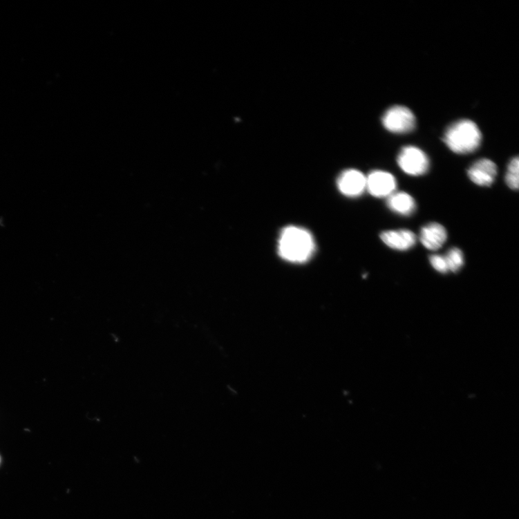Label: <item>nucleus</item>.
I'll list each match as a JSON object with an SVG mask.
<instances>
[{
    "label": "nucleus",
    "instance_id": "obj_1",
    "mask_svg": "<svg viewBox=\"0 0 519 519\" xmlns=\"http://www.w3.org/2000/svg\"><path fill=\"white\" fill-rule=\"evenodd\" d=\"M314 243L307 230L288 227L281 232L279 240V254L284 260L292 263H304L313 254Z\"/></svg>",
    "mask_w": 519,
    "mask_h": 519
},
{
    "label": "nucleus",
    "instance_id": "obj_2",
    "mask_svg": "<svg viewBox=\"0 0 519 519\" xmlns=\"http://www.w3.org/2000/svg\"><path fill=\"white\" fill-rule=\"evenodd\" d=\"M444 141L452 152L456 154L473 153L481 144V131L473 121L460 120L447 128Z\"/></svg>",
    "mask_w": 519,
    "mask_h": 519
},
{
    "label": "nucleus",
    "instance_id": "obj_3",
    "mask_svg": "<svg viewBox=\"0 0 519 519\" xmlns=\"http://www.w3.org/2000/svg\"><path fill=\"white\" fill-rule=\"evenodd\" d=\"M397 164L402 171L411 176L426 174L430 167L427 155L423 150L414 146H407L401 149Z\"/></svg>",
    "mask_w": 519,
    "mask_h": 519
},
{
    "label": "nucleus",
    "instance_id": "obj_4",
    "mask_svg": "<svg viewBox=\"0 0 519 519\" xmlns=\"http://www.w3.org/2000/svg\"><path fill=\"white\" fill-rule=\"evenodd\" d=\"M382 124L385 129L395 133H406L412 131L415 126V118L408 108L395 106L384 113Z\"/></svg>",
    "mask_w": 519,
    "mask_h": 519
},
{
    "label": "nucleus",
    "instance_id": "obj_5",
    "mask_svg": "<svg viewBox=\"0 0 519 519\" xmlns=\"http://www.w3.org/2000/svg\"><path fill=\"white\" fill-rule=\"evenodd\" d=\"M396 188V179L388 172L375 171L366 177V189L375 197L388 198Z\"/></svg>",
    "mask_w": 519,
    "mask_h": 519
},
{
    "label": "nucleus",
    "instance_id": "obj_6",
    "mask_svg": "<svg viewBox=\"0 0 519 519\" xmlns=\"http://www.w3.org/2000/svg\"><path fill=\"white\" fill-rule=\"evenodd\" d=\"M498 174L496 164L489 159H480L469 169L468 177L476 185L483 187L493 185Z\"/></svg>",
    "mask_w": 519,
    "mask_h": 519
},
{
    "label": "nucleus",
    "instance_id": "obj_7",
    "mask_svg": "<svg viewBox=\"0 0 519 519\" xmlns=\"http://www.w3.org/2000/svg\"><path fill=\"white\" fill-rule=\"evenodd\" d=\"M338 187L345 196H359L366 189V177L357 170L346 171L339 178Z\"/></svg>",
    "mask_w": 519,
    "mask_h": 519
},
{
    "label": "nucleus",
    "instance_id": "obj_8",
    "mask_svg": "<svg viewBox=\"0 0 519 519\" xmlns=\"http://www.w3.org/2000/svg\"><path fill=\"white\" fill-rule=\"evenodd\" d=\"M380 238L389 247L398 251H406L415 246V234L408 229L388 230L381 232Z\"/></svg>",
    "mask_w": 519,
    "mask_h": 519
},
{
    "label": "nucleus",
    "instance_id": "obj_9",
    "mask_svg": "<svg viewBox=\"0 0 519 519\" xmlns=\"http://www.w3.org/2000/svg\"><path fill=\"white\" fill-rule=\"evenodd\" d=\"M447 232L444 226L431 223L422 227L420 240L428 249L436 251L440 249L447 240Z\"/></svg>",
    "mask_w": 519,
    "mask_h": 519
},
{
    "label": "nucleus",
    "instance_id": "obj_10",
    "mask_svg": "<svg viewBox=\"0 0 519 519\" xmlns=\"http://www.w3.org/2000/svg\"><path fill=\"white\" fill-rule=\"evenodd\" d=\"M388 207L399 215L409 216L416 209L415 199L408 193L395 192L388 198Z\"/></svg>",
    "mask_w": 519,
    "mask_h": 519
},
{
    "label": "nucleus",
    "instance_id": "obj_11",
    "mask_svg": "<svg viewBox=\"0 0 519 519\" xmlns=\"http://www.w3.org/2000/svg\"><path fill=\"white\" fill-rule=\"evenodd\" d=\"M449 271L456 273L459 272L464 265V258L462 251L458 247L451 248L446 256H444Z\"/></svg>",
    "mask_w": 519,
    "mask_h": 519
},
{
    "label": "nucleus",
    "instance_id": "obj_12",
    "mask_svg": "<svg viewBox=\"0 0 519 519\" xmlns=\"http://www.w3.org/2000/svg\"><path fill=\"white\" fill-rule=\"evenodd\" d=\"M518 173L519 160L518 157H516L510 162L505 178L507 186L512 190L517 191L518 189Z\"/></svg>",
    "mask_w": 519,
    "mask_h": 519
},
{
    "label": "nucleus",
    "instance_id": "obj_13",
    "mask_svg": "<svg viewBox=\"0 0 519 519\" xmlns=\"http://www.w3.org/2000/svg\"><path fill=\"white\" fill-rule=\"evenodd\" d=\"M429 261L433 269L437 272L443 274L449 272L444 256L432 255L430 256Z\"/></svg>",
    "mask_w": 519,
    "mask_h": 519
}]
</instances>
